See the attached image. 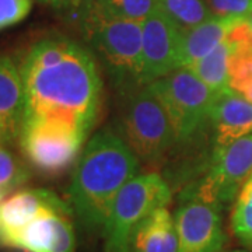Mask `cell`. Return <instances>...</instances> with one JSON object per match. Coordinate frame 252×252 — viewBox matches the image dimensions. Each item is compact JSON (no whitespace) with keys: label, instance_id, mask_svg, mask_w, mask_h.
Returning a JSON list of instances; mask_svg holds the SVG:
<instances>
[{"label":"cell","instance_id":"1","mask_svg":"<svg viewBox=\"0 0 252 252\" xmlns=\"http://www.w3.org/2000/svg\"><path fill=\"white\" fill-rule=\"evenodd\" d=\"M24 86V122H49L89 136L98 117L102 80L95 56L66 36H48L18 66ZM23 129V127H21Z\"/></svg>","mask_w":252,"mask_h":252},{"label":"cell","instance_id":"2","mask_svg":"<svg viewBox=\"0 0 252 252\" xmlns=\"http://www.w3.org/2000/svg\"><path fill=\"white\" fill-rule=\"evenodd\" d=\"M140 172V160L112 130H99L76 161L67 196L72 212L90 231L102 230L119 190Z\"/></svg>","mask_w":252,"mask_h":252},{"label":"cell","instance_id":"14","mask_svg":"<svg viewBox=\"0 0 252 252\" xmlns=\"http://www.w3.org/2000/svg\"><path fill=\"white\" fill-rule=\"evenodd\" d=\"M24 86L20 69L0 55V143L18 140L24 122Z\"/></svg>","mask_w":252,"mask_h":252},{"label":"cell","instance_id":"22","mask_svg":"<svg viewBox=\"0 0 252 252\" xmlns=\"http://www.w3.org/2000/svg\"><path fill=\"white\" fill-rule=\"evenodd\" d=\"M30 178V171L24 164L0 147V200L10 195L18 187L26 184Z\"/></svg>","mask_w":252,"mask_h":252},{"label":"cell","instance_id":"17","mask_svg":"<svg viewBox=\"0 0 252 252\" xmlns=\"http://www.w3.org/2000/svg\"><path fill=\"white\" fill-rule=\"evenodd\" d=\"M230 55L231 48L225 39L210 54L188 66L187 69H189L195 76H198L215 93H220L230 89Z\"/></svg>","mask_w":252,"mask_h":252},{"label":"cell","instance_id":"23","mask_svg":"<svg viewBox=\"0 0 252 252\" xmlns=\"http://www.w3.org/2000/svg\"><path fill=\"white\" fill-rule=\"evenodd\" d=\"M215 17L247 20L252 14V0H206Z\"/></svg>","mask_w":252,"mask_h":252},{"label":"cell","instance_id":"25","mask_svg":"<svg viewBox=\"0 0 252 252\" xmlns=\"http://www.w3.org/2000/svg\"><path fill=\"white\" fill-rule=\"evenodd\" d=\"M38 1L48 4V6H52L55 9H66V7L74 4L77 0H38Z\"/></svg>","mask_w":252,"mask_h":252},{"label":"cell","instance_id":"7","mask_svg":"<svg viewBox=\"0 0 252 252\" xmlns=\"http://www.w3.org/2000/svg\"><path fill=\"white\" fill-rule=\"evenodd\" d=\"M252 174V135L213 147L205 175L181 193V199H198L223 210L231 205Z\"/></svg>","mask_w":252,"mask_h":252},{"label":"cell","instance_id":"27","mask_svg":"<svg viewBox=\"0 0 252 252\" xmlns=\"http://www.w3.org/2000/svg\"><path fill=\"white\" fill-rule=\"evenodd\" d=\"M227 252H248V251H244V250H233V251H227Z\"/></svg>","mask_w":252,"mask_h":252},{"label":"cell","instance_id":"5","mask_svg":"<svg viewBox=\"0 0 252 252\" xmlns=\"http://www.w3.org/2000/svg\"><path fill=\"white\" fill-rule=\"evenodd\" d=\"M161 101L175 130L177 144L190 143L209 129L210 114L217 93L187 67L147 84Z\"/></svg>","mask_w":252,"mask_h":252},{"label":"cell","instance_id":"13","mask_svg":"<svg viewBox=\"0 0 252 252\" xmlns=\"http://www.w3.org/2000/svg\"><path fill=\"white\" fill-rule=\"evenodd\" d=\"M209 129L213 147L227 146L244 136L252 135V102L231 89L217 93Z\"/></svg>","mask_w":252,"mask_h":252},{"label":"cell","instance_id":"8","mask_svg":"<svg viewBox=\"0 0 252 252\" xmlns=\"http://www.w3.org/2000/svg\"><path fill=\"white\" fill-rule=\"evenodd\" d=\"M87 136L72 127L49 122L23 126L18 142L27 160L39 171L59 174L80 156Z\"/></svg>","mask_w":252,"mask_h":252},{"label":"cell","instance_id":"15","mask_svg":"<svg viewBox=\"0 0 252 252\" xmlns=\"http://www.w3.org/2000/svg\"><path fill=\"white\" fill-rule=\"evenodd\" d=\"M241 20L212 17L189 30H181L177 69L188 67L209 55L227 39V35Z\"/></svg>","mask_w":252,"mask_h":252},{"label":"cell","instance_id":"6","mask_svg":"<svg viewBox=\"0 0 252 252\" xmlns=\"http://www.w3.org/2000/svg\"><path fill=\"white\" fill-rule=\"evenodd\" d=\"M125 99V109L121 118L125 142L140 161L161 160L177 144L168 112L147 86Z\"/></svg>","mask_w":252,"mask_h":252},{"label":"cell","instance_id":"11","mask_svg":"<svg viewBox=\"0 0 252 252\" xmlns=\"http://www.w3.org/2000/svg\"><path fill=\"white\" fill-rule=\"evenodd\" d=\"M49 212L73 213L69 203L46 189L20 190L0 202V243L6 244L36 217Z\"/></svg>","mask_w":252,"mask_h":252},{"label":"cell","instance_id":"20","mask_svg":"<svg viewBox=\"0 0 252 252\" xmlns=\"http://www.w3.org/2000/svg\"><path fill=\"white\" fill-rule=\"evenodd\" d=\"M93 4L108 17L140 23L158 7L156 0H95Z\"/></svg>","mask_w":252,"mask_h":252},{"label":"cell","instance_id":"10","mask_svg":"<svg viewBox=\"0 0 252 252\" xmlns=\"http://www.w3.org/2000/svg\"><path fill=\"white\" fill-rule=\"evenodd\" d=\"M180 34V28L158 7L142 21L144 86L177 70Z\"/></svg>","mask_w":252,"mask_h":252},{"label":"cell","instance_id":"21","mask_svg":"<svg viewBox=\"0 0 252 252\" xmlns=\"http://www.w3.org/2000/svg\"><path fill=\"white\" fill-rule=\"evenodd\" d=\"M231 48V46H230ZM230 89L252 102V52L231 49L230 55Z\"/></svg>","mask_w":252,"mask_h":252},{"label":"cell","instance_id":"16","mask_svg":"<svg viewBox=\"0 0 252 252\" xmlns=\"http://www.w3.org/2000/svg\"><path fill=\"white\" fill-rule=\"evenodd\" d=\"M130 252H180L175 221L167 206L154 210L136 228Z\"/></svg>","mask_w":252,"mask_h":252},{"label":"cell","instance_id":"9","mask_svg":"<svg viewBox=\"0 0 252 252\" xmlns=\"http://www.w3.org/2000/svg\"><path fill=\"white\" fill-rule=\"evenodd\" d=\"M221 212L198 199H181L174 215L180 252H223L225 234Z\"/></svg>","mask_w":252,"mask_h":252},{"label":"cell","instance_id":"24","mask_svg":"<svg viewBox=\"0 0 252 252\" xmlns=\"http://www.w3.org/2000/svg\"><path fill=\"white\" fill-rule=\"evenodd\" d=\"M32 0H0V31L27 17Z\"/></svg>","mask_w":252,"mask_h":252},{"label":"cell","instance_id":"19","mask_svg":"<svg viewBox=\"0 0 252 252\" xmlns=\"http://www.w3.org/2000/svg\"><path fill=\"white\" fill-rule=\"evenodd\" d=\"M230 227L240 244L252 252V174L235 198Z\"/></svg>","mask_w":252,"mask_h":252},{"label":"cell","instance_id":"3","mask_svg":"<svg viewBox=\"0 0 252 252\" xmlns=\"http://www.w3.org/2000/svg\"><path fill=\"white\" fill-rule=\"evenodd\" d=\"M83 30L115 90L127 97L144 87L142 23L108 17L89 6Z\"/></svg>","mask_w":252,"mask_h":252},{"label":"cell","instance_id":"28","mask_svg":"<svg viewBox=\"0 0 252 252\" xmlns=\"http://www.w3.org/2000/svg\"><path fill=\"white\" fill-rule=\"evenodd\" d=\"M1 202V200H0ZM0 228H1V219H0Z\"/></svg>","mask_w":252,"mask_h":252},{"label":"cell","instance_id":"18","mask_svg":"<svg viewBox=\"0 0 252 252\" xmlns=\"http://www.w3.org/2000/svg\"><path fill=\"white\" fill-rule=\"evenodd\" d=\"M158 9L167 14L180 30H189L215 17L203 0H156Z\"/></svg>","mask_w":252,"mask_h":252},{"label":"cell","instance_id":"26","mask_svg":"<svg viewBox=\"0 0 252 252\" xmlns=\"http://www.w3.org/2000/svg\"><path fill=\"white\" fill-rule=\"evenodd\" d=\"M247 20H248V23H250V26H251V27H252V14H251V16H250V17L247 18Z\"/></svg>","mask_w":252,"mask_h":252},{"label":"cell","instance_id":"12","mask_svg":"<svg viewBox=\"0 0 252 252\" xmlns=\"http://www.w3.org/2000/svg\"><path fill=\"white\" fill-rule=\"evenodd\" d=\"M72 213L49 212L27 224L6 245L24 252H74Z\"/></svg>","mask_w":252,"mask_h":252},{"label":"cell","instance_id":"4","mask_svg":"<svg viewBox=\"0 0 252 252\" xmlns=\"http://www.w3.org/2000/svg\"><path fill=\"white\" fill-rule=\"evenodd\" d=\"M171 188L161 175L139 174L119 190L102 228L105 252H130L136 228L171 200Z\"/></svg>","mask_w":252,"mask_h":252}]
</instances>
